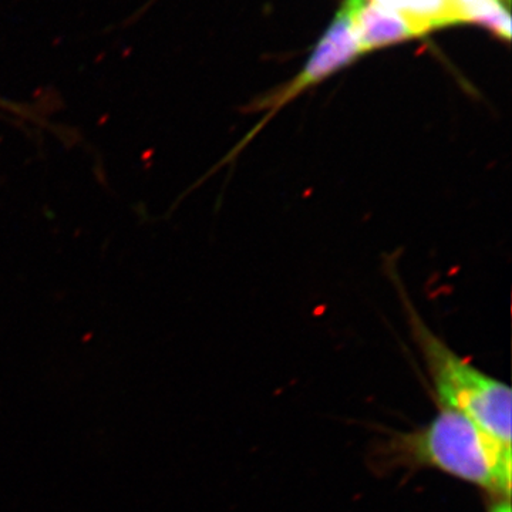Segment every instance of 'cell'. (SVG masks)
Wrapping results in <instances>:
<instances>
[{
    "label": "cell",
    "mask_w": 512,
    "mask_h": 512,
    "mask_svg": "<svg viewBox=\"0 0 512 512\" xmlns=\"http://www.w3.org/2000/svg\"><path fill=\"white\" fill-rule=\"evenodd\" d=\"M363 56L362 50L357 45L353 35L352 23H350L348 9L345 5L340 6L335 19L330 23L329 28L320 37L318 45L315 46L311 56L303 64L301 72L296 74L288 83L282 84L274 92L265 94L261 99L256 100L249 110L251 113H262L261 120L244 137V140L234 148L224 163L238 156L239 151L244 150L247 144L254 140L256 134L269 123L276 114L285 109L289 103L298 99L301 94L308 92L312 87L325 82L333 74L340 72L357 59Z\"/></svg>",
    "instance_id": "obj_3"
},
{
    "label": "cell",
    "mask_w": 512,
    "mask_h": 512,
    "mask_svg": "<svg viewBox=\"0 0 512 512\" xmlns=\"http://www.w3.org/2000/svg\"><path fill=\"white\" fill-rule=\"evenodd\" d=\"M343 5L363 56L424 35L412 20L377 0H345Z\"/></svg>",
    "instance_id": "obj_4"
},
{
    "label": "cell",
    "mask_w": 512,
    "mask_h": 512,
    "mask_svg": "<svg viewBox=\"0 0 512 512\" xmlns=\"http://www.w3.org/2000/svg\"><path fill=\"white\" fill-rule=\"evenodd\" d=\"M451 2H454V6H457V9L460 10L461 15H463L464 23H466L468 12L476 8L478 3L483 2V0H451Z\"/></svg>",
    "instance_id": "obj_5"
},
{
    "label": "cell",
    "mask_w": 512,
    "mask_h": 512,
    "mask_svg": "<svg viewBox=\"0 0 512 512\" xmlns=\"http://www.w3.org/2000/svg\"><path fill=\"white\" fill-rule=\"evenodd\" d=\"M394 456L412 466L439 468L451 476L510 498L511 446L456 410L444 407L429 426L403 434L393 443Z\"/></svg>",
    "instance_id": "obj_1"
},
{
    "label": "cell",
    "mask_w": 512,
    "mask_h": 512,
    "mask_svg": "<svg viewBox=\"0 0 512 512\" xmlns=\"http://www.w3.org/2000/svg\"><path fill=\"white\" fill-rule=\"evenodd\" d=\"M491 512H512L510 501L505 500L504 503L495 505V507L493 508V510H491Z\"/></svg>",
    "instance_id": "obj_6"
},
{
    "label": "cell",
    "mask_w": 512,
    "mask_h": 512,
    "mask_svg": "<svg viewBox=\"0 0 512 512\" xmlns=\"http://www.w3.org/2000/svg\"><path fill=\"white\" fill-rule=\"evenodd\" d=\"M0 107H3V109L8 110H16L19 111V113H22V109L16 106V104L9 103V101H3L2 99H0Z\"/></svg>",
    "instance_id": "obj_7"
},
{
    "label": "cell",
    "mask_w": 512,
    "mask_h": 512,
    "mask_svg": "<svg viewBox=\"0 0 512 512\" xmlns=\"http://www.w3.org/2000/svg\"><path fill=\"white\" fill-rule=\"evenodd\" d=\"M410 319L444 407L464 414L485 433L505 446H511L510 387L456 355L443 340L430 332L416 313L413 312Z\"/></svg>",
    "instance_id": "obj_2"
}]
</instances>
